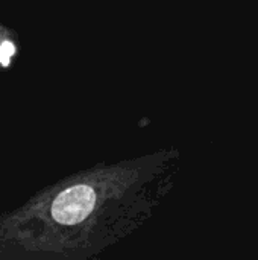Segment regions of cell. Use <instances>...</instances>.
I'll list each match as a JSON object with an SVG mask.
<instances>
[{
	"label": "cell",
	"instance_id": "6da1fadb",
	"mask_svg": "<svg viewBox=\"0 0 258 260\" xmlns=\"http://www.w3.org/2000/svg\"><path fill=\"white\" fill-rule=\"evenodd\" d=\"M164 152L99 161L0 213V260H100L151 218Z\"/></svg>",
	"mask_w": 258,
	"mask_h": 260
}]
</instances>
